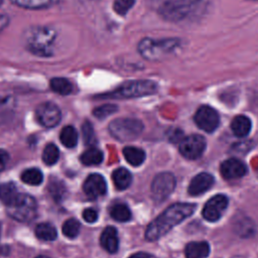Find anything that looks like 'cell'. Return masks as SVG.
I'll use <instances>...</instances> for the list:
<instances>
[{
	"label": "cell",
	"mask_w": 258,
	"mask_h": 258,
	"mask_svg": "<svg viewBox=\"0 0 258 258\" xmlns=\"http://www.w3.org/2000/svg\"><path fill=\"white\" fill-rule=\"evenodd\" d=\"M195 210L196 206L187 203H176L169 206L148 225L145 231L146 240L152 242L160 239L174 226L189 217Z\"/></svg>",
	"instance_id": "6da1fadb"
},
{
	"label": "cell",
	"mask_w": 258,
	"mask_h": 258,
	"mask_svg": "<svg viewBox=\"0 0 258 258\" xmlns=\"http://www.w3.org/2000/svg\"><path fill=\"white\" fill-rule=\"evenodd\" d=\"M202 0H150L151 5L166 20L177 21L186 17Z\"/></svg>",
	"instance_id": "7a4b0ae2"
},
{
	"label": "cell",
	"mask_w": 258,
	"mask_h": 258,
	"mask_svg": "<svg viewBox=\"0 0 258 258\" xmlns=\"http://www.w3.org/2000/svg\"><path fill=\"white\" fill-rule=\"evenodd\" d=\"M54 39L55 32L44 26L31 27L25 33V43L27 48L38 56L50 55Z\"/></svg>",
	"instance_id": "3957f363"
},
{
	"label": "cell",
	"mask_w": 258,
	"mask_h": 258,
	"mask_svg": "<svg viewBox=\"0 0 258 258\" xmlns=\"http://www.w3.org/2000/svg\"><path fill=\"white\" fill-rule=\"evenodd\" d=\"M157 90L156 83L149 80H134L122 84L116 90L100 97L108 99H130L154 94Z\"/></svg>",
	"instance_id": "277c9868"
},
{
	"label": "cell",
	"mask_w": 258,
	"mask_h": 258,
	"mask_svg": "<svg viewBox=\"0 0 258 258\" xmlns=\"http://www.w3.org/2000/svg\"><path fill=\"white\" fill-rule=\"evenodd\" d=\"M178 45L179 40L176 38H144L139 42L138 50L143 57L150 60H155L168 53H171Z\"/></svg>",
	"instance_id": "5b68a950"
},
{
	"label": "cell",
	"mask_w": 258,
	"mask_h": 258,
	"mask_svg": "<svg viewBox=\"0 0 258 258\" xmlns=\"http://www.w3.org/2000/svg\"><path fill=\"white\" fill-rule=\"evenodd\" d=\"M109 131L119 141H131L141 135L143 124L134 118H118L109 124Z\"/></svg>",
	"instance_id": "8992f818"
},
{
	"label": "cell",
	"mask_w": 258,
	"mask_h": 258,
	"mask_svg": "<svg viewBox=\"0 0 258 258\" xmlns=\"http://www.w3.org/2000/svg\"><path fill=\"white\" fill-rule=\"evenodd\" d=\"M36 202L34 198L26 194H19L17 199L7 207L10 217L19 222L31 221L36 215Z\"/></svg>",
	"instance_id": "52a82bcc"
},
{
	"label": "cell",
	"mask_w": 258,
	"mask_h": 258,
	"mask_svg": "<svg viewBox=\"0 0 258 258\" xmlns=\"http://www.w3.org/2000/svg\"><path fill=\"white\" fill-rule=\"evenodd\" d=\"M175 187V177L170 172L158 173L152 180L151 194L156 202L165 200Z\"/></svg>",
	"instance_id": "ba28073f"
},
{
	"label": "cell",
	"mask_w": 258,
	"mask_h": 258,
	"mask_svg": "<svg viewBox=\"0 0 258 258\" xmlns=\"http://www.w3.org/2000/svg\"><path fill=\"white\" fill-rule=\"evenodd\" d=\"M179 152L187 159H197L202 156L206 149V140L202 135L192 134L182 137L179 141Z\"/></svg>",
	"instance_id": "9c48e42d"
},
{
	"label": "cell",
	"mask_w": 258,
	"mask_h": 258,
	"mask_svg": "<svg viewBox=\"0 0 258 258\" xmlns=\"http://www.w3.org/2000/svg\"><path fill=\"white\" fill-rule=\"evenodd\" d=\"M197 126L206 132L215 131L220 124V117L218 112L210 106L200 107L194 117Z\"/></svg>",
	"instance_id": "30bf717a"
},
{
	"label": "cell",
	"mask_w": 258,
	"mask_h": 258,
	"mask_svg": "<svg viewBox=\"0 0 258 258\" xmlns=\"http://www.w3.org/2000/svg\"><path fill=\"white\" fill-rule=\"evenodd\" d=\"M36 118L42 126L46 128H52L59 123L61 119V113L55 104L45 102L37 107Z\"/></svg>",
	"instance_id": "8fae6325"
},
{
	"label": "cell",
	"mask_w": 258,
	"mask_h": 258,
	"mask_svg": "<svg viewBox=\"0 0 258 258\" xmlns=\"http://www.w3.org/2000/svg\"><path fill=\"white\" fill-rule=\"evenodd\" d=\"M228 207V199L224 195H217L210 199L203 209V217L209 222L218 221Z\"/></svg>",
	"instance_id": "7c38bea8"
},
{
	"label": "cell",
	"mask_w": 258,
	"mask_h": 258,
	"mask_svg": "<svg viewBox=\"0 0 258 258\" xmlns=\"http://www.w3.org/2000/svg\"><path fill=\"white\" fill-rule=\"evenodd\" d=\"M83 189L87 195V197H89L90 199H97L106 194L107 191L106 180L101 174H98V173L90 174L84 182Z\"/></svg>",
	"instance_id": "4fadbf2b"
},
{
	"label": "cell",
	"mask_w": 258,
	"mask_h": 258,
	"mask_svg": "<svg viewBox=\"0 0 258 258\" xmlns=\"http://www.w3.org/2000/svg\"><path fill=\"white\" fill-rule=\"evenodd\" d=\"M220 170L221 174L226 179H235L244 176L247 172V167L241 160L237 158H229L222 162Z\"/></svg>",
	"instance_id": "5bb4252c"
},
{
	"label": "cell",
	"mask_w": 258,
	"mask_h": 258,
	"mask_svg": "<svg viewBox=\"0 0 258 258\" xmlns=\"http://www.w3.org/2000/svg\"><path fill=\"white\" fill-rule=\"evenodd\" d=\"M214 183V177L210 173L201 172L197 174L188 184V194L191 196H199L208 190Z\"/></svg>",
	"instance_id": "9a60e30c"
},
{
	"label": "cell",
	"mask_w": 258,
	"mask_h": 258,
	"mask_svg": "<svg viewBox=\"0 0 258 258\" xmlns=\"http://www.w3.org/2000/svg\"><path fill=\"white\" fill-rule=\"evenodd\" d=\"M100 243H101L102 247L107 252H109V253L117 252L118 247H119V239H118L117 230L112 226L105 228L101 234Z\"/></svg>",
	"instance_id": "2e32d148"
},
{
	"label": "cell",
	"mask_w": 258,
	"mask_h": 258,
	"mask_svg": "<svg viewBox=\"0 0 258 258\" xmlns=\"http://www.w3.org/2000/svg\"><path fill=\"white\" fill-rule=\"evenodd\" d=\"M252 127L251 120L244 115L236 116L231 123V129L237 137H245L249 134Z\"/></svg>",
	"instance_id": "e0dca14e"
},
{
	"label": "cell",
	"mask_w": 258,
	"mask_h": 258,
	"mask_svg": "<svg viewBox=\"0 0 258 258\" xmlns=\"http://www.w3.org/2000/svg\"><path fill=\"white\" fill-rule=\"evenodd\" d=\"M210 253V246L207 242H190L184 249L186 258H206Z\"/></svg>",
	"instance_id": "ac0fdd59"
},
{
	"label": "cell",
	"mask_w": 258,
	"mask_h": 258,
	"mask_svg": "<svg viewBox=\"0 0 258 258\" xmlns=\"http://www.w3.org/2000/svg\"><path fill=\"white\" fill-rule=\"evenodd\" d=\"M234 231L241 237H250L255 232V225L248 217H237L233 224Z\"/></svg>",
	"instance_id": "d6986e66"
},
{
	"label": "cell",
	"mask_w": 258,
	"mask_h": 258,
	"mask_svg": "<svg viewBox=\"0 0 258 258\" xmlns=\"http://www.w3.org/2000/svg\"><path fill=\"white\" fill-rule=\"evenodd\" d=\"M123 155L127 162L133 166H139L145 160V152L134 146H126L123 149Z\"/></svg>",
	"instance_id": "ffe728a7"
},
{
	"label": "cell",
	"mask_w": 258,
	"mask_h": 258,
	"mask_svg": "<svg viewBox=\"0 0 258 258\" xmlns=\"http://www.w3.org/2000/svg\"><path fill=\"white\" fill-rule=\"evenodd\" d=\"M112 179H113V182H114L115 186L118 189L122 190V189L127 188L131 184L132 175H131L129 170H127L126 168L120 167V168H117L113 171Z\"/></svg>",
	"instance_id": "44dd1931"
},
{
	"label": "cell",
	"mask_w": 258,
	"mask_h": 258,
	"mask_svg": "<svg viewBox=\"0 0 258 258\" xmlns=\"http://www.w3.org/2000/svg\"><path fill=\"white\" fill-rule=\"evenodd\" d=\"M19 194L20 192L17 191V188L13 182H5L0 184V200L7 207L17 199Z\"/></svg>",
	"instance_id": "7402d4cb"
},
{
	"label": "cell",
	"mask_w": 258,
	"mask_h": 258,
	"mask_svg": "<svg viewBox=\"0 0 258 258\" xmlns=\"http://www.w3.org/2000/svg\"><path fill=\"white\" fill-rule=\"evenodd\" d=\"M78 138L79 136L76 128L71 125L63 127L59 134V139L61 144L68 148L75 147L78 143Z\"/></svg>",
	"instance_id": "603a6c76"
},
{
	"label": "cell",
	"mask_w": 258,
	"mask_h": 258,
	"mask_svg": "<svg viewBox=\"0 0 258 258\" xmlns=\"http://www.w3.org/2000/svg\"><path fill=\"white\" fill-rule=\"evenodd\" d=\"M15 5L25 9H44L54 5L57 0H10Z\"/></svg>",
	"instance_id": "cb8c5ba5"
},
{
	"label": "cell",
	"mask_w": 258,
	"mask_h": 258,
	"mask_svg": "<svg viewBox=\"0 0 258 258\" xmlns=\"http://www.w3.org/2000/svg\"><path fill=\"white\" fill-rule=\"evenodd\" d=\"M35 235L43 241H53L57 237L55 228L49 223H40L35 228Z\"/></svg>",
	"instance_id": "d4e9b609"
},
{
	"label": "cell",
	"mask_w": 258,
	"mask_h": 258,
	"mask_svg": "<svg viewBox=\"0 0 258 258\" xmlns=\"http://www.w3.org/2000/svg\"><path fill=\"white\" fill-rule=\"evenodd\" d=\"M50 89L58 95H69L73 91L72 83L66 78H53L50 80Z\"/></svg>",
	"instance_id": "484cf974"
},
{
	"label": "cell",
	"mask_w": 258,
	"mask_h": 258,
	"mask_svg": "<svg viewBox=\"0 0 258 258\" xmlns=\"http://www.w3.org/2000/svg\"><path fill=\"white\" fill-rule=\"evenodd\" d=\"M81 161L85 165H97L103 161V153L97 148H89L81 155Z\"/></svg>",
	"instance_id": "4316f807"
},
{
	"label": "cell",
	"mask_w": 258,
	"mask_h": 258,
	"mask_svg": "<svg viewBox=\"0 0 258 258\" xmlns=\"http://www.w3.org/2000/svg\"><path fill=\"white\" fill-rule=\"evenodd\" d=\"M111 217L118 222H127L131 219V212L124 204H116L110 210Z\"/></svg>",
	"instance_id": "83f0119b"
},
{
	"label": "cell",
	"mask_w": 258,
	"mask_h": 258,
	"mask_svg": "<svg viewBox=\"0 0 258 258\" xmlns=\"http://www.w3.org/2000/svg\"><path fill=\"white\" fill-rule=\"evenodd\" d=\"M42 172L37 168H28L21 173V180L30 185H38L42 182Z\"/></svg>",
	"instance_id": "f1b7e54d"
},
{
	"label": "cell",
	"mask_w": 258,
	"mask_h": 258,
	"mask_svg": "<svg viewBox=\"0 0 258 258\" xmlns=\"http://www.w3.org/2000/svg\"><path fill=\"white\" fill-rule=\"evenodd\" d=\"M58 157L59 150L53 143H49L44 147L42 152V160L46 165H53L57 162Z\"/></svg>",
	"instance_id": "f546056e"
},
{
	"label": "cell",
	"mask_w": 258,
	"mask_h": 258,
	"mask_svg": "<svg viewBox=\"0 0 258 258\" xmlns=\"http://www.w3.org/2000/svg\"><path fill=\"white\" fill-rule=\"evenodd\" d=\"M81 225L78 220L76 219H69L62 225V233L66 237L73 239L79 235Z\"/></svg>",
	"instance_id": "4dcf8cb0"
},
{
	"label": "cell",
	"mask_w": 258,
	"mask_h": 258,
	"mask_svg": "<svg viewBox=\"0 0 258 258\" xmlns=\"http://www.w3.org/2000/svg\"><path fill=\"white\" fill-rule=\"evenodd\" d=\"M116 111H117V106H115L113 104H105L100 107H97L93 113L98 119H104V118L114 114Z\"/></svg>",
	"instance_id": "1f68e13d"
},
{
	"label": "cell",
	"mask_w": 258,
	"mask_h": 258,
	"mask_svg": "<svg viewBox=\"0 0 258 258\" xmlns=\"http://www.w3.org/2000/svg\"><path fill=\"white\" fill-rule=\"evenodd\" d=\"M82 132H83V138L86 144L92 145L96 141V136L94 132V128L92 124L89 121H86L82 126Z\"/></svg>",
	"instance_id": "d6a6232c"
},
{
	"label": "cell",
	"mask_w": 258,
	"mask_h": 258,
	"mask_svg": "<svg viewBox=\"0 0 258 258\" xmlns=\"http://www.w3.org/2000/svg\"><path fill=\"white\" fill-rule=\"evenodd\" d=\"M134 0H114L113 8L119 15H125L133 6Z\"/></svg>",
	"instance_id": "836d02e7"
},
{
	"label": "cell",
	"mask_w": 258,
	"mask_h": 258,
	"mask_svg": "<svg viewBox=\"0 0 258 258\" xmlns=\"http://www.w3.org/2000/svg\"><path fill=\"white\" fill-rule=\"evenodd\" d=\"M49 191L55 201H59L64 192V186L59 180H54L49 184Z\"/></svg>",
	"instance_id": "e575fe53"
},
{
	"label": "cell",
	"mask_w": 258,
	"mask_h": 258,
	"mask_svg": "<svg viewBox=\"0 0 258 258\" xmlns=\"http://www.w3.org/2000/svg\"><path fill=\"white\" fill-rule=\"evenodd\" d=\"M83 218L88 223H94L98 219V213L92 208H88L83 212Z\"/></svg>",
	"instance_id": "d590c367"
},
{
	"label": "cell",
	"mask_w": 258,
	"mask_h": 258,
	"mask_svg": "<svg viewBox=\"0 0 258 258\" xmlns=\"http://www.w3.org/2000/svg\"><path fill=\"white\" fill-rule=\"evenodd\" d=\"M8 160H9L8 152L4 149H0V171H2L6 167Z\"/></svg>",
	"instance_id": "8d00e7d4"
},
{
	"label": "cell",
	"mask_w": 258,
	"mask_h": 258,
	"mask_svg": "<svg viewBox=\"0 0 258 258\" xmlns=\"http://www.w3.org/2000/svg\"><path fill=\"white\" fill-rule=\"evenodd\" d=\"M9 18L5 14H0V32L8 25Z\"/></svg>",
	"instance_id": "74e56055"
},
{
	"label": "cell",
	"mask_w": 258,
	"mask_h": 258,
	"mask_svg": "<svg viewBox=\"0 0 258 258\" xmlns=\"http://www.w3.org/2000/svg\"><path fill=\"white\" fill-rule=\"evenodd\" d=\"M129 258H155V256H153L149 253H145V252H137V253H134L133 255H131Z\"/></svg>",
	"instance_id": "f35d334b"
},
{
	"label": "cell",
	"mask_w": 258,
	"mask_h": 258,
	"mask_svg": "<svg viewBox=\"0 0 258 258\" xmlns=\"http://www.w3.org/2000/svg\"><path fill=\"white\" fill-rule=\"evenodd\" d=\"M36 258H48L47 256H43V255H40V256H37Z\"/></svg>",
	"instance_id": "ab89813d"
},
{
	"label": "cell",
	"mask_w": 258,
	"mask_h": 258,
	"mask_svg": "<svg viewBox=\"0 0 258 258\" xmlns=\"http://www.w3.org/2000/svg\"><path fill=\"white\" fill-rule=\"evenodd\" d=\"M2 1H3V0H0V5H1V3H2Z\"/></svg>",
	"instance_id": "60d3db41"
},
{
	"label": "cell",
	"mask_w": 258,
	"mask_h": 258,
	"mask_svg": "<svg viewBox=\"0 0 258 258\" xmlns=\"http://www.w3.org/2000/svg\"><path fill=\"white\" fill-rule=\"evenodd\" d=\"M251 1H258V0H251Z\"/></svg>",
	"instance_id": "b9f144b4"
}]
</instances>
